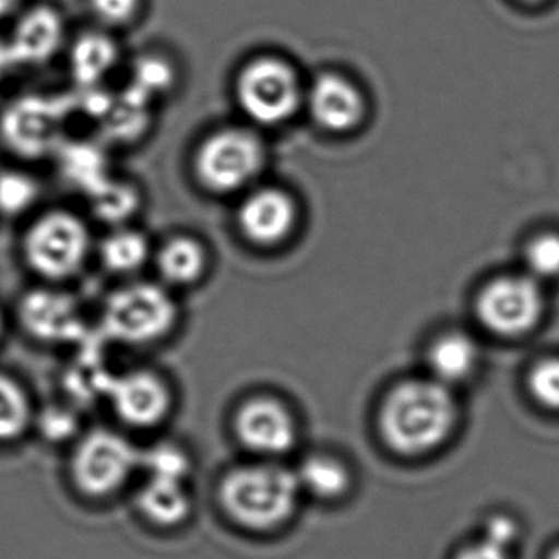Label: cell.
<instances>
[{"label":"cell","instance_id":"6da1fadb","mask_svg":"<svg viewBox=\"0 0 559 559\" xmlns=\"http://www.w3.org/2000/svg\"><path fill=\"white\" fill-rule=\"evenodd\" d=\"M459 417L452 388L432 377L406 378L384 393L378 430L391 450L414 456L442 445Z\"/></svg>","mask_w":559,"mask_h":559},{"label":"cell","instance_id":"7a4b0ae2","mask_svg":"<svg viewBox=\"0 0 559 559\" xmlns=\"http://www.w3.org/2000/svg\"><path fill=\"white\" fill-rule=\"evenodd\" d=\"M299 491L295 472L274 463H258L229 472L219 488V499L236 524L251 531H272L292 518Z\"/></svg>","mask_w":559,"mask_h":559},{"label":"cell","instance_id":"3957f363","mask_svg":"<svg viewBox=\"0 0 559 559\" xmlns=\"http://www.w3.org/2000/svg\"><path fill=\"white\" fill-rule=\"evenodd\" d=\"M267 144L252 128L226 127L203 138L193 154L197 182L213 195H242L261 182Z\"/></svg>","mask_w":559,"mask_h":559},{"label":"cell","instance_id":"277c9868","mask_svg":"<svg viewBox=\"0 0 559 559\" xmlns=\"http://www.w3.org/2000/svg\"><path fill=\"white\" fill-rule=\"evenodd\" d=\"M179 319L180 308L173 289L160 282L136 280L108 296L102 311V329L118 344L144 347L166 341Z\"/></svg>","mask_w":559,"mask_h":559},{"label":"cell","instance_id":"5b68a950","mask_svg":"<svg viewBox=\"0 0 559 559\" xmlns=\"http://www.w3.org/2000/svg\"><path fill=\"white\" fill-rule=\"evenodd\" d=\"M91 249L87 223L69 210H51L39 215L28 226L22 241L26 265L49 282H61L79 274Z\"/></svg>","mask_w":559,"mask_h":559},{"label":"cell","instance_id":"8992f818","mask_svg":"<svg viewBox=\"0 0 559 559\" xmlns=\"http://www.w3.org/2000/svg\"><path fill=\"white\" fill-rule=\"evenodd\" d=\"M305 88L295 69L277 58L249 62L236 82V98L245 117L255 127L288 123L305 105Z\"/></svg>","mask_w":559,"mask_h":559},{"label":"cell","instance_id":"52a82bcc","mask_svg":"<svg viewBox=\"0 0 559 559\" xmlns=\"http://www.w3.org/2000/svg\"><path fill=\"white\" fill-rule=\"evenodd\" d=\"M544 311V289L528 274L491 280L476 298L479 322L499 337H521L534 331Z\"/></svg>","mask_w":559,"mask_h":559},{"label":"cell","instance_id":"ba28073f","mask_svg":"<svg viewBox=\"0 0 559 559\" xmlns=\"http://www.w3.org/2000/svg\"><path fill=\"white\" fill-rule=\"evenodd\" d=\"M140 468V452L120 433L98 429L79 442L72 455L75 486L92 498H104L120 489Z\"/></svg>","mask_w":559,"mask_h":559},{"label":"cell","instance_id":"9c48e42d","mask_svg":"<svg viewBox=\"0 0 559 559\" xmlns=\"http://www.w3.org/2000/svg\"><path fill=\"white\" fill-rule=\"evenodd\" d=\"M301 219L298 200L272 183H261L242 193L236 210L239 235L259 249H275L295 236Z\"/></svg>","mask_w":559,"mask_h":559},{"label":"cell","instance_id":"30bf717a","mask_svg":"<svg viewBox=\"0 0 559 559\" xmlns=\"http://www.w3.org/2000/svg\"><path fill=\"white\" fill-rule=\"evenodd\" d=\"M239 442L258 455H285L298 439V423L288 404L274 394L246 397L233 419Z\"/></svg>","mask_w":559,"mask_h":559},{"label":"cell","instance_id":"8fae6325","mask_svg":"<svg viewBox=\"0 0 559 559\" xmlns=\"http://www.w3.org/2000/svg\"><path fill=\"white\" fill-rule=\"evenodd\" d=\"M107 396L118 419L134 429H153L173 413L169 381L150 368H134L111 378Z\"/></svg>","mask_w":559,"mask_h":559},{"label":"cell","instance_id":"7c38bea8","mask_svg":"<svg viewBox=\"0 0 559 559\" xmlns=\"http://www.w3.org/2000/svg\"><path fill=\"white\" fill-rule=\"evenodd\" d=\"M309 117L319 130L334 136L355 133L367 118L364 92L344 75L322 74L305 92Z\"/></svg>","mask_w":559,"mask_h":559},{"label":"cell","instance_id":"4fadbf2b","mask_svg":"<svg viewBox=\"0 0 559 559\" xmlns=\"http://www.w3.org/2000/svg\"><path fill=\"white\" fill-rule=\"evenodd\" d=\"M64 39L66 25L61 12L51 5H36L16 19L10 52L23 64H45L58 55Z\"/></svg>","mask_w":559,"mask_h":559},{"label":"cell","instance_id":"5bb4252c","mask_svg":"<svg viewBox=\"0 0 559 559\" xmlns=\"http://www.w3.org/2000/svg\"><path fill=\"white\" fill-rule=\"evenodd\" d=\"M157 282L167 288L186 289L199 285L210 271L209 248L192 235H174L153 252Z\"/></svg>","mask_w":559,"mask_h":559},{"label":"cell","instance_id":"9a60e30c","mask_svg":"<svg viewBox=\"0 0 559 559\" xmlns=\"http://www.w3.org/2000/svg\"><path fill=\"white\" fill-rule=\"evenodd\" d=\"M20 321L25 331L41 342L66 341L79 328L74 301L48 289L25 295L20 302Z\"/></svg>","mask_w":559,"mask_h":559},{"label":"cell","instance_id":"2e32d148","mask_svg":"<svg viewBox=\"0 0 559 559\" xmlns=\"http://www.w3.org/2000/svg\"><path fill=\"white\" fill-rule=\"evenodd\" d=\"M478 342L463 331H447L437 335L427 348L429 377L452 388L473 377L478 368Z\"/></svg>","mask_w":559,"mask_h":559},{"label":"cell","instance_id":"e0dca14e","mask_svg":"<svg viewBox=\"0 0 559 559\" xmlns=\"http://www.w3.org/2000/svg\"><path fill=\"white\" fill-rule=\"evenodd\" d=\"M55 117L46 105H22L7 118L3 134L12 150L25 156H41L55 146Z\"/></svg>","mask_w":559,"mask_h":559},{"label":"cell","instance_id":"ac0fdd59","mask_svg":"<svg viewBox=\"0 0 559 559\" xmlns=\"http://www.w3.org/2000/svg\"><path fill=\"white\" fill-rule=\"evenodd\" d=\"M154 248L144 233L120 226L105 236L98 246V258L110 274L133 277L153 261Z\"/></svg>","mask_w":559,"mask_h":559},{"label":"cell","instance_id":"d6986e66","mask_svg":"<svg viewBox=\"0 0 559 559\" xmlns=\"http://www.w3.org/2000/svg\"><path fill=\"white\" fill-rule=\"evenodd\" d=\"M141 512L160 527L182 524L190 512V496L183 481L147 478L138 495Z\"/></svg>","mask_w":559,"mask_h":559},{"label":"cell","instance_id":"ffe728a7","mask_svg":"<svg viewBox=\"0 0 559 559\" xmlns=\"http://www.w3.org/2000/svg\"><path fill=\"white\" fill-rule=\"evenodd\" d=\"M295 475L299 488L321 499L341 498L350 486L347 466L341 460L325 453L309 455L299 465Z\"/></svg>","mask_w":559,"mask_h":559},{"label":"cell","instance_id":"44dd1931","mask_svg":"<svg viewBox=\"0 0 559 559\" xmlns=\"http://www.w3.org/2000/svg\"><path fill=\"white\" fill-rule=\"evenodd\" d=\"M117 59V48L100 33L81 36L71 49V69L74 78L84 84L100 81Z\"/></svg>","mask_w":559,"mask_h":559},{"label":"cell","instance_id":"7402d4cb","mask_svg":"<svg viewBox=\"0 0 559 559\" xmlns=\"http://www.w3.org/2000/svg\"><path fill=\"white\" fill-rule=\"evenodd\" d=\"M32 423L28 394L13 378L0 373V442L19 439Z\"/></svg>","mask_w":559,"mask_h":559},{"label":"cell","instance_id":"603a6c76","mask_svg":"<svg viewBox=\"0 0 559 559\" xmlns=\"http://www.w3.org/2000/svg\"><path fill=\"white\" fill-rule=\"evenodd\" d=\"M140 466L150 478L186 483L190 473V459L182 447L173 442H160L140 452Z\"/></svg>","mask_w":559,"mask_h":559},{"label":"cell","instance_id":"cb8c5ba5","mask_svg":"<svg viewBox=\"0 0 559 559\" xmlns=\"http://www.w3.org/2000/svg\"><path fill=\"white\" fill-rule=\"evenodd\" d=\"M38 183L28 174L19 170L0 173V213L19 216L28 212L38 200Z\"/></svg>","mask_w":559,"mask_h":559},{"label":"cell","instance_id":"d4e9b609","mask_svg":"<svg viewBox=\"0 0 559 559\" xmlns=\"http://www.w3.org/2000/svg\"><path fill=\"white\" fill-rule=\"evenodd\" d=\"M525 274L538 282L559 277V235L544 233L525 248Z\"/></svg>","mask_w":559,"mask_h":559},{"label":"cell","instance_id":"484cf974","mask_svg":"<svg viewBox=\"0 0 559 559\" xmlns=\"http://www.w3.org/2000/svg\"><path fill=\"white\" fill-rule=\"evenodd\" d=\"M94 202L102 218L123 223L136 212L140 195L130 183H107L102 187Z\"/></svg>","mask_w":559,"mask_h":559},{"label":"cell","instance_id":"4316f807","mask_svg":"<svg viewBox=\"0 0 559 559\" xmlns=\"http://www.w3.org/2000/svg\"><path fill=\"white\" fill-rule=\"evenodd\" d=\"M528 390L538 404L559 411V357L545 358L532 368Z\"/></svg>","mask_w":559,"mask_h":559},{"label":"cell","instance_id":"83f0119b","mask_svg":"<svg viewBox=\"0 0 559 559\" xmlns=\"http://www.w3.org/2000/svg\"><path fill=\"white\" fill-rule=\"evenodd\" d=\"M140 0H88L94 19L107 28L128 25L136 15Z\"/></svg>","mask_w":559,"mask_h":559},{"label":"cell","instance_id":"f1b7e54d","mask_svg":"<svg viewBox=\"0 0 559 559\" xmlns=\"http://www.w3.org/2000/svg\"><path fill=\"white\" fill-rule=\"evenodd\" d=\"M75 427H78L75 417L62 407H49L39 419V430L49 442H61V440L69 439L75 432Z\"/></svg>","mask_w":559,"mask_h":559},{"label":"cell","instance_id":"f546056e","mask_svg":"<svg viewBox=\"0 0 559 559\" xmlns=\"http://www.w3.org/2000/svg\"><path fill=\"white\" fill-rule=\"evenodd\" d=\"M518 525H515L512 519L499 515V518H492L489 521L488 527H486L485 540L499 545V547L508 548L518 538Z\"/></svg>","mask_w":559,"mask_h":559},{"label":"cell","instance_id":"4dcf8cb0","mask_svg":"<svg viewBox=\"0 0 559 559\" xmlns=\"http://www.w3.org/2000/svg\"><path fill=\"white\" fill-rule=\"evenodd\" d=\"M170 72L164 62L144 61L140 68V79L146 84V88H163L169 84Z\"/></svg>","mask_w":559,"mask_h":559},{"label":"cell","instance_id":"1f68e13d","mask_svg":"<svg viewBox=\"0 0 559 559\" xmlns=\"http://www.w3.org/2000/svg\"><path fill=\"white\" fill-rule=\"evenodd\" d=\"M456 559H509L508 548L485 540L465 548Z\"/></svg>","mask_w":559,"mask_h":559},{"label":"cell","instance_id":"d6a6232c","mask_svg":"<svg viewBox=\"0 0 559 559\" xmlns=\"http://www.w3.org/2000/svg\"><path fill=\"white\" fill-rule=\"evenodd\" d=\"M23 3H25V0H0V22L19 15L20 10L23 9Z\"/></svg>","mask_w":559,"mask_h":559},{"label":"cell","instance_id":"836d02e7","mask_svg":"<svg viewBox=\"0 0 559 559\" xmlns=\"http://www.w3.org/2000/svg\"><path fill=\"white\" fill-rule=\"evenodd\" d=\"M3 334V316L2 312H0V337H2Z\"/></svg>","mask_w":559,"mask_h":559},{"label":"cell","instance_id":"e575fe53","mask_svg":"<svg viewBox=\"0 0 559 559\" xmlns=\"http://www.w3.org/2000/svg\"><path fill=\"white\" fill-rule=\"evenodd\" d=\"M524 2L538 3V2H545V0H524Z\"/></svg>","mask_w":559,"mask_h":559},{"label":"cell","instance_id":"d590c367","mask_svg":"<svg viewBox=\"0 0 559 559\" xmlns=\"http://www.w3.org/2000/svg\"><path fill=\"white\" fill-rule=\"evenodd\" d=\"M551 559H559V550L555 551V555L551 557Z\"/></svg>","mask_w":559,"mask_h":559}]
</instances>
